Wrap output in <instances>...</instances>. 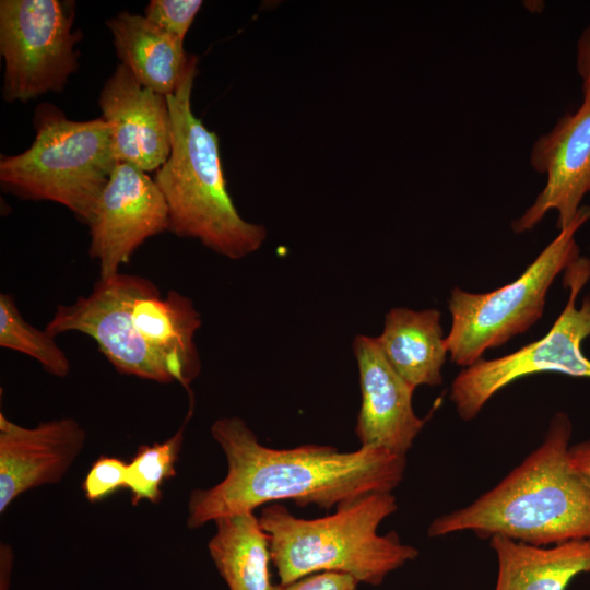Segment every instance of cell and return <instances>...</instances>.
Segmentation results:
<instances>
[{"mask_svg": "<svg viewBox=\"0 0 590 590\" xmlns=\"http://www.w3.org/2000/svg\"><path fill=\"white\" fill-rule=\"evenodd\" d=\"M211 435L226 457L227 474L190 493L189 529L279 500L331 509L368 494L391 493L406 465L405 456L373 446L352 452L315 444L269 448L237 416L217 418Z\"/></svg>", "mask_w": 590, "mask_h": 590, "instance_id": "cell-1", "label": "cell"}, {"mask_svg": "<svg viewBox=\"0 0 590 590\" xmlns=\"http://www.w3.org/2000/svg\"><path fill=\"white\" fill-rule=\"evenodd\" d=\"M201 323L189 297L173 290L163 295L150 279L118 273L58 305L45 330L88 335L120 374L189 389L201 369L194 343Z\"/></svg>", "mask_w": 590, "mask_h": 590, "instance_id": "cell-2", "label": "cell"}, {"mask_svg": "<svg viewBox=\"0 0 590 590\" xmlns=\"http://www.w3.org/2000/svg\"><path fill=\"white\" fill-rule=\"evenodd\" d=\"M570 437L569 417L555 414L542 445L472 504L436 518L428 535L471 531L536 546L590 541V487L570 463Z\"/></svg>", "mask_w": 590, "mask_h": 590, "instance_id": "cell-3", "label": "cell"}, {"mask_svg": "<svg viewBox=\"0 0 590 590\" xmlns=\"http://www.w3.org/2000/svg\"><path fill=\"white\" fill-rule=\"evenodd\" d=\"M197 72L198 58L191 55L179 86L167 96L172 150L153 179L167 204L168 232L238 260L260 249L267 229L244 220L228 193L219 138L191 108Z\"/></svg>", "mask_w": 590, "mask_h": 590, "instance_id": "cell-4", "label": "cell"}, {"mask_svg": "<svg viewBox=\"0 0 590 590\" xmlns=\"http://www.w3.org/2000/svg\"><path fill=\"white\" fill-rule=\"evenodd\" d=\"M398 508L391 493H373L337 507L318 519L293 516L280 504L261 509L259 521L270 536L271 560L280 583H290L321 571L343 573L379 586L396 569L417 557L416 547L391 531L379 534V524Z\"/></svg>", "mask_w": 590, "mask_h": 590, "instance_id": "cell-5", "label": "cell"}, {"mask_svg": "<svg viewBox=\"0 0 590 590\" xmlns=\"http://www.w3.org/2000/svg\"><path fill=\"white\" fill-rule=\"evenodd\" d=\"M35 140L15 155H1V189L23 200L51 201L88 224L97 200L119 163L107 122L74 121L57 106L39 104Z\"/></svg>", "mask_w": 590, "mask_h": 590, "instance_id": "cell-6", "label": "cell"}, {"mask_svg": "<svg viewBox=\"0 0 590 590\" xmlns=\"http://www.w3.org/2000/svg\"><path fill=\"white\" fill-rule=\"evenodd\" d=\"M588 219L590 205L581 206L576 220L514 282L482 294L452 290L451 328L445 338L451 362L470 367L486 350L523 333L542 317L554 279L579 258L575 234Z\"/></svg>", "mask_w": 590, "mask_h": 590, "instance_id": "cell-7", "label": "cell"}, {"mask_svg": "<svg viewBox=\"0 0 590 590\" xmlns=\"http://www.w3.org/2000/svg\"><path fill=\"white\" fill-rule=\"evenodd\" d=\"M71 0H1L0 54L4 61L2 96L26 103L60 93L78 70Z\"/></svg>", "mask_w": 590, "mask_h": 590, "instance_id": "cell-8", "label": "cell"}, {"mask_svg": "<svg viewBox=\"0 0 590 590\" xmlns=\"http://www.w3.org/2000/svg\"><path fill=\"white\" fill-rule=\"evenodd\" d=\"M589 279L590 260L579 257L565 270L569 298L546 335L504 357L481 358L456 377L450 400L462 420H473L496 392L529 375L554 371L590 378V359L580 349L590 335V297L576 307L577 296Z\"/></svg>", "mask_w": 590, "mask_h": 590, "instance_id": "cell-9", "label": "cell"}, {"mask_svg": "<svg viewBox=\"0 0 590 590\" xmlns=\"http://www.w3.org/2000/svg\"><path fill=\"white\" fill-rule=\"evenodd\" d=\"M87 226L88 255L98 263L99 279H108L120 273L148 238L168 231L167 204L145 172L118 163Z\"/></svg>", "mask_w": 590, "mask_h": 590, "instance_id": "cell-10", "label": "cell"}, {"mask_svg": "<svg viewBox=\"0 0 590 590\" xmlns=\"http://www.w3.org/2000/svg\"><path fill=\"white\" fill-rule=\"evenodd\" d=\"M530 164L546 176V182L535 201L512 222V231L532 229L551 210L558 214L556 227L566 228L578 216L582 198L590 196V96L534 141Z\"/></svg>", "mask_w": 590, "mask_h": 590, "instance_id": "cell-11", "label": "cell"}, {"mask_svg": "<svg viewBox=\"0 0 590 590\" xmlns=\"http://www.w3.org/2000/svg\"><path fill=\"white\" fill-rule=\"evenodd\" d=\"M85 441L84 428L72 417L24 427L0 412V512L23 493L59 483Z\"/></svg>", "mask_w": 590, "mask_h": 590, "instance_id": "cell-12", "label": "cell"}, {"mask_svg": "<svg viewBox=\"0 0 590 590\" xmlns=\"http://www.w3.org/2000/svg\"><path fill=\"white\" fill-rule=\"evenodd\" d=\"M98 105L119 163L143 172L157 170L172 150L167 96L143 85L119 63L103 85Z\"/></svg>", "mask_w": 590, "mask_h": 590, "instance_id": "cell-13", "label": "cell"}, {"mask_svg": "<svg viewBox=\"0 0 590 590\" xmlns=\"http://www.w3.org/2000/svg\"><path fill=\"white\" fill-rule=\"evenodd\" d=\"M353 352L362 393L355 426L361 447H380L405 456L426 423L413 411L415 388L389 364L376 338L356 335Z\"/></svg>", "mask_w": 590, "mask_h": 590, "instance_id": "cell-14", "label": "cell"}, {"mask_svg": "<svg viewBox=\"0 0 590 590\" xmlns=\"http://www.w3.org/2000/svg\"><path fill=\"white\" fill-rule=\"evenodd\" d=\"M106 25L120 63L141 85L165 96L177 90L191 57L185 51L184 42L144 15L127 11L109 19Z\"/></svg>", "mask_w": 590, "mask_h": 590, "instance_id": "cell-15", "label": "cell"}, {"mask_svg": "<svg viewBox=\"0 0 590 590\" xmlns=\"http://www.w3.org/2000/svg\"><path fill=\"white\" fill-rule=\"evenodd\" d=\"M497 557L494 590H566L580 574L590 573V541L536 546L503 535L489 539Z\"/></svg>", "mask_w": 590, "mask_h": 590, "instance_id": "cell-16", "label": "cell"}, {"mask_svg": "<svg viewBox=\"0 0 590 590\" xmlns=\"http://www.w3.org/2000/svg\"><path fill=\"white\" fill-rule=\"evenodd\" d=\"M376 341L389 364L412 387L442 382L448 350L438 310L393 308Z\"/></svg>", "mask_w": 590, "mask_h": 590, "instance_id": "cell-17", "label": "cell"}, {"mask_svg": "<svg viewBox=\"0 0 590 590\" xmlns=\"http://www.w3.org/2000/svg\"><path fill=\"white\" fill-rule=\"evenodd\" d=\"M208 543L210 556L229 590H273L270 536L253 511L222 517Z\"/></svg>", "mask_w": 590, "mask_h": 590, "instance_id": "cell-18", "label": "cell"}, {"mask_svg": "<svg viewBox=\"0 0 590 590\" xmlns=\"http://www.w3.org/2000/svg\"><path fill=\"white\" fill-rule=\"evenodd\" d=\"M0 346L37 361L50 375L64 378L71 370L68 355L46 330L30 324L11 294H0Z\"/></svg>", "mask_w": 590, "mask_h": 590, "instance_id": "cell-19", "label": "cell"}, {"mask_svg": "<svg viewBox=\"0 0 590 590\" xmlns=\"http://www.w3.org/2000/svg\"><path fill=\"white\" fill-rule=\"evenodd\" d=\"M184 440V426L172 437L152 445H142L128 463V487L131 503L137 506L146 500L157 504L162 498L164 482L176 474Z\"/></svg>", "mask_w": 590, "mask_h": 590, "instance_id": "cell-20", "label": "cell"}, {"mask_svg": "<svg viewBox=\"0 0 590 590\" xmlns=\"http://www.w3.org/2000/svg\"><path fill=\"white\" fill-rule=\"evenodd\" d=\"M202 4L200 0H151L143 15L173 37L184 42Z\"/></svg>", "mask_w": 590, "mask_h": 590, "instance_id": "cell-21", "label": "cell"}, {"mask_svg": "<svg viewBox=\"0 0 590 590\" xmlns=\"http://www.w3.org/2000/svg\"><path fill=\"white\" fill-rule=\"evenodd\" d=\"M128 487V463L120 458L101 456L94 461L82 483L86 499L99 502Z\"/></svg>", "mask_w": 590, "mask_h": 590, "instance_id": "cell-22", "label": "cell"}, {"mask_svg": "<svg viewBox=\"0 0 590 590\" xmlns=\"http://www.w3.org/2000/svg\"><path fill=\"white\" fill-rule=\"evenodd\" d=\"M357 585L358 581L347 574L321 571L290 583H280L273 590H356Z\"/></svg>", "mask_w": 590, "mask_h": 590, "instance_id": "cell-23", "label": "cell"}, {"mask_svg": "<svg viewBox=\"0 0 590 590\" xmlns=\"http://www.w3.org/2000/svg\"><path fill=\"white\" fill-rule=\"evenodd\" d=\"M576 69L581 80L583 97H588L590 96V24L577 40Z\"/></svg>", "mask_w": 590, "mask_h": 590, "instance_id": "cell-24", "label": "cell"}, {"mask_svg": "<svg viewBox=\"0 0 590 590\" xmlns=\"http://www.w3.org/2000/svg\"><path fill=\"white\" fill-rule=\"evenodd\" d=\"M569 459L573 468L590 487V438L569 447Z\"/></svg>", "mask_w": 590, "mask_h": 590, "instance_id": "cell-25", "label": "cell"}, {"mask_svg": "<svg viewBox=\"0 0 590 590\" xmlns=\"http://www.w3.org/2000/svg\"><path fill=\"white\" fill-rule=\"evenodd\" d=\"M0 590H8L7 588L0 587Z\"/></svg>", "mask_w": 590, "mask_h": 590, "instance_id": "cell-26", "label": "cell"}]
</instances>
